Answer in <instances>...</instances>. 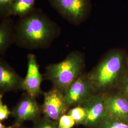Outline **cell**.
Segmentation results:
<instances>
[{
	"label": "cell",
	"instance_id": "1",
	"mask_svg": "<svg viewBox=\"0 0 128 128\" xmlns=\"http://www.w3.org/2000/svg\"><path fill=\"white\" fill-rule=\"evenodd\" d=\"M61 28L58 24L40 10L19 18L15 23L14 43L28 50L49 48L58 37Z\"/></svg>",
	"mask_w": 128,
	"mask_h": 128
},
{
	"label": "cell",
	"instance_id": "2",
	"mask_svg": "<svg viewBox=\"0 0 128 128\" xmlns=\"http://www.w3.org/2000/svg\"><path fill=\"white\" fill-rule=\"evenodd\" d=\"M124 59L122 52L112 51L107 53L88 74L97 94H104L116 84L122 73Z\"/></svg>",
	"mask_w": 128,
	"mask_h": 128
},
{
	"label": "cell",
	"instance_id": "3",
	"mask_svg": "<svg viewBox=\"0 0 128 128\" xmlns=\"http://www.w3.org/2000/svg\"><path fill=\"white\" fill-rule=\"evenodd\" d=\"M84 66V55L79 51H74L59 63L48 66L44 76L54 87L64 93L69 86L82 74Z\"/></svg>",
	"mask_w": 128,
	"mask_h": 128
},
{
	"label": "cell",
	"instance_id": "4",
	"mask_svg": "<svg viewBox=\"0 0 128 128\" xmlns=\"http://www.w3.org/2000/svg\"><path fill=\"white\" fill-rule=\"evenodd\" d=\"M51 5L69 23L78 26L88 17L91 0H48Z\"/></svg>",
	"mask_w": 128,
	"mask_h": 128
},
{
	"label": "cell",
	"instance_id": "5",
	"mask_svg": "<svg viewBox=\"0 0 128 128\" xmlns=\"http://www.w3.org/2000/svg\"><path fill=\"white\" fill-rule=\"evenodd\" d=\"M96 94L88 74H81L69 86L64 95L69 110L82 104Z\"/></svg>",
	"mask_w": 128,
	"mask_h": 128
},
{
	"label": "cell",
	"instance_id": "6",
	"mask_svg": "<svg viewBox=\"0 0 128 128\" xmlns=\"http://www.w3.org/2000/svg\"><path fill=\"white\" fill-rule=\"evenodd\" d=\"M43 94V103L40 105L42 114L58 123L60 118L66 114L69 110L64 92L53 87Z\"/></svg>",
	"mask_w": 128,
	"mask_h": 128
},
{
	"label": "cell",
	"instance_id": "7",
	"mask_svg": "<svg viewBox=\"0 0 128 128\" xmlns=\"http://www.w3.org/2000/svg\"><path fill=\"white\" fill-rule=\"evenodd\" d=\"M11 111L15 123L20 124L27 120L33 122L42 114L41 106L38 104L36 98L27 92L23 94Z\"/></svg>",
	"mask_w": 128,
	"mask_h": 128
},
{
	"label": "cell",
	"instance_id": "8",
	"mask_svg": "<svg viewBox=\"0 0 128 128\" xmlns=\"http://www.w3.org/2000/svg\"><path fill=\"white\" fill-rule=\"evenodd\" d=\"M104 94H96L81 105L85 108L87 116L84 126L87 128H97L109 115L104 104Z\"/></svg>",
	"mask_w": 128,
	"mask_h": 128
},
{
	"label": "cell",
	"instance_id": "9",
	"mask_svg": "<svg viewBox=\"0 0 128 128\" xmlns=\"http://www.w3.org/2000/svg\"><path fill=\"white\" fill-rule=\"evenodd\" d=\"M27 58V71L24 79L23 90L36 98L43 93L41 89L43 76L40 71L36 56L29 54Z\"/></svg>",
	"mask_w": 128,
	"mask_h": 128
},
{
	"label": "cell",
	"instance_id": "10",
	"mask_svg": "<svg viewBox=\"0 0 128 128\" xmlns=\"http://www.w3.org/2000/svg\"><path fill=\"white\" fill-rule=\"evenodd\" d=\"M24 79L5 60H0V96L10 92L23 90Z\"/></svg>",
	"mask_w": 128,
	"mask_h": 128
},
{
	"label": "cell",
	"instance_id": "11",
	"mask_svg": "<svg viewBox=\"0 0 128 128\" xmlns=\"http://www.w3.org/2000/svg\"><path fill=\"white\" fill-rule=\"evenodd\" d=\"M104 102L109 116L128 122V100L122 94H105Z\"/></svg>",
	"mask_w": 128,
	"mask_h": 128
},
{
	"label": "cell",
	"instance_id": "12",
	"mask_svg": "<svg viewBox=\"0 0 128 128\" xmlns=\"http://www.w3.org/2000/svg\"><path fill=\"white\" fill-rule=\"evenodd\" d=\"M15 23L10 17L1 18L0 23V54L4 55L7 50L14 43Z\"/></svg>",
	"mask_w": 128,
	"mask_h": 128
},
{
	"label": "cell",
	"instance_id": "13",
	"mask_svg": "<svg viewBox=\"0 0 128 128\" xmlns=\"http://www.w3.org/2000/svg\"><path fill=\"white\" fill-rule=\"evenodd\" d=\"M36 0H16L12 5L10 12L12 15L21 18L30 13L34 10Z\"/></svg>",
	"mask_w": 128,
	"mask_h": 128
},
{
	"label": "cell",
	"instance_id": "14",
	"mask_svg": "<svg viewBox=\"0 0 128 128\" xmlns=\"http://www.w3.org/2000/svg\"><path fill=\"white\" fill-rule=\"evenodd\" d=\"M67 114L72 116L76 125H84L86 122L87 113L85 108L82 105L76 106L68 110Z\"/></svg>",
	"mask_w": 128,
	"mask_h": 128
},
{
	"label": "cell",
	"instance_id": "15",
	"mask_svg": "<svg viewBox=\"0 0 128 128\" xmlns=\"http://www.w3.org/2000/svg\"><path fill=\"white\" fill-rule=\"evenodd\" d=\"M97 128H128V122L109 116L100 124Z\"/></svg>",
	"mask_w": 128,
	"mask_h": 128
},
{
	"label": "cell",
	"instance_id": "16",
	"mask_svg": "<svg viewBox=\"0 0 128 128\" xmlns=\"http://www.w3.org/2000/svg\"><path fill=\"white\" fill-rule=\"evenodd\" d=\"M32 128H59L58 124L45 116L40 117L33 122Z\"/></svg>",
	"mask_w": 128,
	"mask_h": 128
},
{
	"label": "cell",
	"instance_id": "17",
	"mask_svg": "<svg viewBox=\"0 0 128 128\" xmlns=\"http://www.w3.org/2000/svg\"><path fill=\"white\" fill-rule=\"evenodd\" d=\"M15 0H0V15L1 18L10 17V10Z\"/></svg>",
	"mask_w": 128,
	"mask_h": 128
},
{
	"label": "cell",
	"instance_id": "18",
	"mask_svg": "<svg viewBox=\"0 0 128 128\" xmlns=\"http://www.w3.org/2000/svg\"><path fill=\"white\" fill-rule=\"evenodd\" d=\"M58 124L59 128H72L76 125L75 122L72 116L67 114L60 118Z\"/></svg>",
	"mask_w": 128,
	"mask_h": 128
},
{
	"label": "cell",
	"instance_id": "19",
	"mask_svg": "<svg viewBox=\"0 0 128 128\" xmlns=\"http://www.w3.org/2000/svg\"><path fill=\"white\" fill-rule=\"evenodd\" d=\"M2 96H0V121H3L8 119L9 115L12 114V111H10L7 105L4 104L2 101Z\"/></svg>",
	"mask_w": 128,
	"mask_h": 128
},
{
	"label": "cell",
	"instance_id": "20",
	"mask_svg": "<svg viewBox=\"0 0 128 128\" xmlns=\"http://www.w3.org/2000/svg\"><path fill=\"white\" fill-rule=\"evenodd\" d=\"M122 94L128 100V75L124 78L122 83Z\"/></svg>",
	"mask_w": 128,
	"mask_h": 128
},
{
	"label": "cell",
	"instance_id": "21",
	"mask_svg": "<svg viewBox=\"0 0 128 128\" xmlns=\"http://www.w3.org/2000/svg\"><path fill=\"white\" fill-rule=\"evenodd\" d=\"M14 126V125L10 126H6L1 122H0V128H12Z\"/></svg>",
	"mask_w": 128,
	"mask_h": 128
},
{
	"label": "cell",
	"instance_id": "22",
	"mask_svg": "<svg viewBox=\"0 0 128 128\" xmlns=\"http://www.w3.org/2000/svg\"><path fill=\"white\" fill-rule=\"evenodd\" d=\"M12 128H25L22 127V126H21V124H16V123H15L14 124V126Z\"/></svg>",
	"mask_w": 128,
	"mask_h": 128
}]
</instances>
